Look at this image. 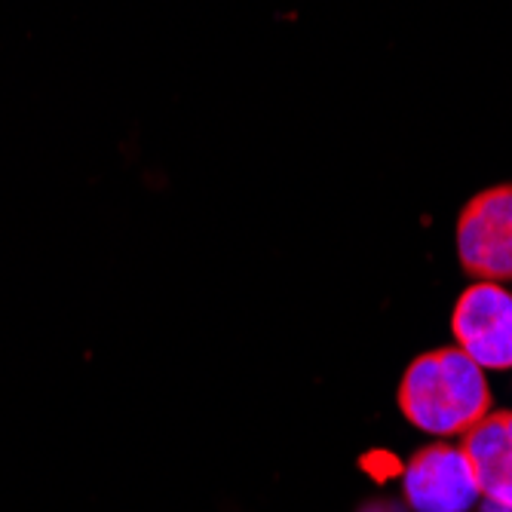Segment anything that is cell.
<instances>
[{
	"instance_id": "obj_3",
	"label": "cell",
	"mask_w": 512,
	"mask_h": 512,
	"mask_svg": "<svg viewBox=\"0 0 512 512\" xmlns=\"http://www.w3.org/2000/svg\"><path fill=\"white\" fill-rule=\"evenodd\" d=\"M402 491L414 512H470L482 488L467 451L457 445H427L402 473Z\"/></svg>"
},
{
	"instance_id": "obj_6",
	"label": "cell",
	"mask_w": 512,
	"mask_h": 512,
	"mask_svg": "<svg viewBox=\"0 0 512 512\" xmlns=\"http://www.w3.org/2000/svg\"><path fill=\"white\" fill-rule=\"evenodd\" d=\"M359 512H402L396 503H387V500H378V503H368V506H362Z\"/></svg>"
},
{
	"instance_id": "obj_7",
	"label": "cell",
	"mask_w": 512,
	"mask_h": 512,
	"mask_svg": "<svg viewBox=\"0 0 512 512\" xmlns=\"http://www.w3.org/2000/svg\"><path fill=\"white\" fill-rule=\"evenodd\" d=\"M482 512H512V509H509V506H500V503H491V500H488V503L482 506Z\"/></svg>"
},
{
	"instance_id": "obj_2",
	"label": "cell",
	"mask_w": 512,
	"mask_h": 512,
	"mask_svg": "<svg viewBox=\"0 0 512 512\" xmlns=\"http://www.w3.org/2000/svg\"><path fill=\"white\" fill-rule=\"evenodd\" d=\"M457 258L476 283L512 279V184L476 194L457 218Z\"/></svg>"
},
{
	"instance_id": "obj_4",
	"label": "cell",
	"mask_w": 512,
	"mask_h": 512,
	"mask_svg": "<svg viewBox=\"0 0 512 512\" xmlns=\"http://www.w3.org/2000/svg\"><path fill=\"white\" fill-rule=\"evenodd\" d=\"M451 332L476 365L512 368V292L500 283H473L454 304Z\"/></svg>"
},
{
	"instance_id": "obj_5",
	"label": "cell",
	"mask_w": 512,
	"mask_h": 512,
	"mask_svg": "<svg viewBox=\"0 0 512 512\" xmlns=\"http://www.w3.org/2000/svg\"><path fill=\"white\" fill-rule=\"evenodd\" d=\"M482 497L512 509V411H488L482 421L463 433Z\"/></svg>"
},
{
	"instance_id": "obj_1",
	"label": "cell",
	"mask_w": 512,
	"mask_h": 512,
	"mask_svg": "<svg viewBox=\"0 0 512 512\" xmlns=\"http://www.w3.org/2000/svg\"><path fill=\"white\" fill-rule=\"evenodd\" d=\"M485 368L460 347L417 356L399 384V408L408 424L430 436H463L491 411Z\"/></svg>"
}]
</instances>
